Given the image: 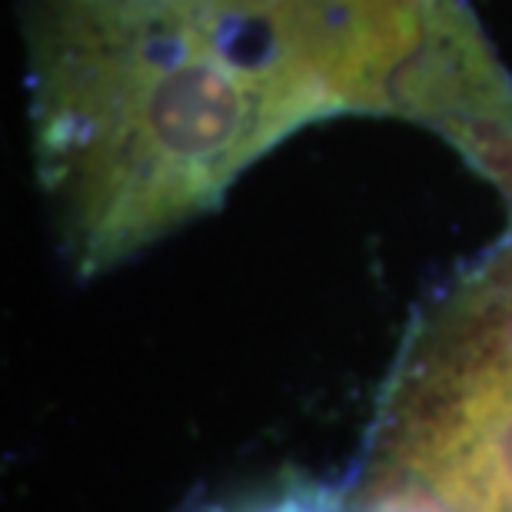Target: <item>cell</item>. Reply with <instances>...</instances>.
<instances>
[{"label":"cell","mask_w":512,"mask_h":512,"mask_svg":"<svg viewBox=\"0 0 512 512\" xmlns=\"http://www.w3.org/2000/svg\"><path fill=\"white\" fill-rule=\"evenodd\" d=\"M363 493H409L436 512H512V240L409 333Z\"/></svg>","instance_id":"7a4b0ae2"},{"label":"cell","mask_w":512,"mask_h":512,"mask_svg":"<svg viewBox=\"0 0 512 512\" xmlns=\"http://www.w3.org/2000/svg\"><path fill=\"white\" fill-rule=\"evenodd\" d=\"M37 160L80 273L210 210L293 133L223 0H34Z\"/></svg>","instance_id":"6da1fadb"},{"label":"cell","mask_w":512,"mask_h":512,"mask_svg":"<svg viewBox=\"0 0 512 512\" xmlns=\"http://www.w3.org/2000/svg\"><path fill=\"white\" fill-rule=\"evenodd\" d=\"M240 512H343L340 496L326 486H286L280 493L263 496Z\"/></svg>","instance_id":"3957f363"}]
</instances>
